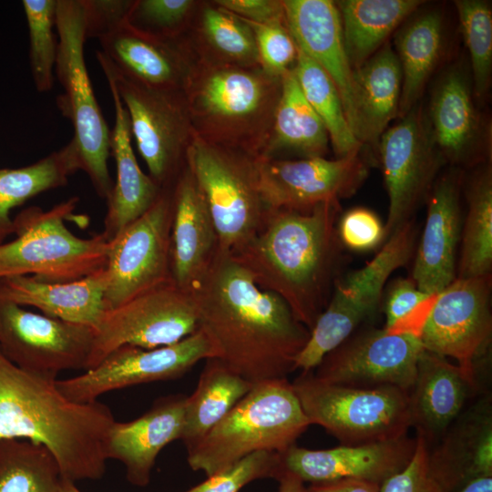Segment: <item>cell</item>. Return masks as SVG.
I'll return each instance as SVG.
<instances>
[{"label":"cell","mask_w":492,"mask_h":492,"mask_svg":"<svg viewBox=\"0 0 492 492\" xmlns=\"http://www.w3.org/2000/svg\"><path fill=\"white\" fill-rule=\"evenodd\" d=\"M97 58L115 83L149 177L172 187L194 134L183 90L144 85L117 71L101 51Z\"/></svg>","instance_id":"cell-11"},{"label":"cell","mask_w":492,"mask_h":492,"mask_svg":"<svg viewBox=\"0 0 492 492\" xmlns=\"http://www.w3.org/2000/svg\"><path fill=\"white\" fill-rule=\"evenodd\" d=\"M56 27L58 46L55 69L65 91L57 97V106L73 125L72 140L80 169L87 174L97 194L108 200L114 186L108 167L110 131L85 63L87 36L82 0H57Z\"/></svg>","instance_id":"cell-7"},{"label":"cell","mask_w":492,"mask_h":492,"mask_svg":"<svg viewBox=\"0 0 492 492\" xmlns=\"http://www.w3.org/2000/svg\"><path fill=\"white\" fill-rule=\"evenodd\" d=\"M416 439L407 436L363 445H342L329 449H308L292 445L279 455V472L303 483L361 479L382 484L411 460Z\"/></svg>","instance_id":"cell-21"},{"label":"cell","mask_w":492,"mask_h":492,"mask_svg":"<svg viewBox=\"0 0 492 492\" xmlns=\"http://www.w3.org/2000/svg\"><path fill=\"white\" fill-rule=\"evenodd\" d=\"M253 385L219 359H207L196 389L186 397L180 439L187 451L193 448Z\"/></svg>","instance_id":"cell-35"},{"label":"cell","mask_w":492,"mask_h":492,"mask_svg":"<svg viewBox=\"0 0 492 492\" xmlns=\"http://www.w3.org/2000/svg\"><path fill=\"white\" fill-rule=\"evenodd\" d=\"M114 103L115 124L110 131V150L117 179L107 200L104 238L110 241L124 228L143 215L158 200L162 190L145 174L137 161L131 144L130 123L126 108L112 78L105 75Z\"/></svg>","instance_id":"cell-29"},{"label":"cell","mask_w":492,"mask_h":492,"mask_svg":"<svg viewBox=\"0 0 492 492\" xmlns=\"http://www.w3.org/2000/svg\"><path fill=\"white\" fill-rule=\"evenodd\" d=\"M328 132L304 97L293 68L282 77V89L266 143L258 158H277L282 153L302 159L324 157L329 149Z\"/></svg>","instance_id":"cell-33"},{"label":"cell","mask_w":492,"mask_h":492,"mask_svg":"<svg viewBox=\"0 0 492 492\" xmlns=\"http://www.w3.org/2000/svg\"><path fill=\"white\" fill-rule=\"evenodd\" d=\"M186 397L170 395L157 399L150 409L128 422L116 421L109 436L108 456L121 462L128 482L145 487L159 452L180 439Z\"/></svg>","instance_id":"cell-28"},{"label":"cell","mask_w":492,"mask_h":492,"mask_svg":"<svg viewBox=\"0 0 492 492\" xmlns=\"http://www.w3.org/2000/svg\"><path fill=\"white\" fill-rule=\"evenodd\" d=\"M337 234L343 247L354 251L374 250L384 242V225L371 210L356 207L337 221Z\"/></svg>","instance_id":"cell-46"},{"label":"cell","mask_w":492,"mask_h":492,"mask_svg":"<svg viewBox=\"0 0 492 492\" xmlns=\"http://www.w3.org/2000/svg\"><path fill=\"white\" fill-rule=\"evenodd\" d=\"M339 201L307 211L267 209L255 236L233 254L255 282L289 305L311 332L330 299L343 246Z\"/></svg>","instance_id":"cell-2"},{"label":"cell","mask_w":492,"mask_h":492,"mask_svg":"<svg viewBox=\"0 0 492 492\" xmlns=\"http://www.w3.org/2000/svg\"><path fill=\"white\" fill-rule=\"evenodd\" d=\"M467 210L463 219L456 278L491 274L492 270V169L483 164L466 185Z\"/></svg>","instance_id":"cell-37"},{"label":"cell","mask_w":492,"mask_h":492,"mask_svg":"<svg viewBox=\"0 0 492 492\" xmlns=\"http://www.w3.org/2000/svg\"><path fill=\"white\" fill-rule=\"evenodd\" d=\"M57 0H23L29 30V58L33 80L38 92L53 87V69L57 57L56 27Z\"/></svg>","instance_id":"cell-42"},{"label":"cell","mask_w":492,"mask_h":492,"mask_svg":"<svg viewBox=\"0 0 492 492\" xmlns=\"http://www.w3.org/2000/svg\"><path fill=\"white\" fill-rule=\"evenodd\" d=\"M381 484L361 479H341L312 484L308 492H380Z\"/></svg>","instance_id":"cell-52"},{"label":"cell","mask_w":492,"mask_h":492,"mask_svg":"<svg viewBox=\"0 0 492 492\" xmlns=\"http://www.w3.org/2000/svg\"><path fill=\"white\" fill-rule=\"evenodd\" d=\"M463 186V170L450 167L436 178L425 199L426 219L411 279L427 294L439 293L456 278Z\"/></svg>","instance_id":"cell-22"},{"label":"cell","mask_w":492,"mask_h":492,"mask_svg":"<svg viewBox=\"0 0 492 492\" xmlns=\"http://www.w3.org/2000/svg\"><path fill=\"white\" fill-rule=\"evenodd\" d=\"M198 31L197 56L243 67L261 66L251 26L232 13L215 4L205 5Z\"/></svg>","instance_id":"cell-40"},{"label":"cell","mask_w":492,"mask_h":492,"mask_svg":"<svg viewBox=\"0 0 492 492\" xmlns=\"http://www.w3.org/2000/svg\"><path fill=\"white\" fill-rule=\"evenodd\" d=\"M64 492H81V491L78 490L75 483L66 480L65 485H64Z\"/></svg>","instance_id":"cell-55"},{"label":"cell","mask_w":492,"mask_h":492,"mask_svg":"<svg viewBox=\"0 0 492 492\" xmlns=\"http://www.w3.org/2000/svg\"><path fill=\"white\" fill-rule=\"evenodd\" d=\"M282 89V77L261 66L221 63L196 55L183 93L202 139L260 157Z\"/></svg>","instance_id":"cell-4"},{"label":"cell","mask_w":492,"mask_h":492,"mask_svg":"<svg viewBox=\"0 0 492 492\" xmlns=\"http://www.w3.org/2000/svg\"><path fill=\"white\" fill-rule=\"evenodd\" d=\"M85 9L86 36L99 38L112 27L127 21L133 1L82 0Z\"/></svg>","instance_id":"cell-48"},{"label":"cell","mask_w":492,"mask_h":492,"mask_svg":"<svg viewBox=\"0 0 492 492\" xmlns=\"http://www.w3.org/2000/svg\"><path fill=\"white\" fill-rule=\"evenodd\" d=\"M185 165L207 204L218 250L235 253L258 232L267 210L259 190L257 157L193 134Z\"/></svg>","instance_id":"cell-8"},{"label":"cell","mask_w":492,"mask_h":492,"mask_svg":"<svg viewBox=\"0 0 492 492\" xmlns=\"http://www.w3.org/2000/svg\"><path fill=\"white\" fill-rule=\"evenodd\" d=\"M107 285L106 268L67 282L12 276L0 280V297L23 307H35L45 315L95 329L106 311Z\"/></svg>","instance_id":"cell-30"},{"label":"cell","mask_w":492,"mask_h":492,"mask_svg":"<svg viewBox=\"0 0 492 492\" xmlns=\"http://www.w3.org/2000/svg\"><path fill=\"white\" fill-rule=\"evenodd\" d=\"M279 483V492H308L304 483L293 475L282 473L277 478Z\"/></svg>","instance_id":"cell-53"},{"label":"cell","mask_w":492,"mask_h":492,"mask_svg":"<svg viewBox=\"0 0 492 492\" xmlns=\"http://www.w3.org/2000/svg\"><path fill=\"white\" fill-rule=\"evenodd\" d=\"M196 3L192 0L133 1L127 23L134 29L160 38H179L187 30Z\"/></svg>","instance_id":"cell-43"},{"label":"cell","mask_w":492,"mask_h":492,"mask_svg":"<svg viewBox=\"0 0 492 492\" xmlns=\"http://www.w3.org/2000/svg\"><path fill=\"white\" fill-rule=\"evenodd\" d=\"M414 220L394 232L362 268L333 283V292L294 361V371L312 372L378 307L389 276L405 265L415 251Z\"/></svg>","instance_id":"cell-10"},{"label":"cell","mask_w":492,"mask_h":492,"mask_svg":"<svg viewBox=\"0 0 492 492\" xmlns=\"http://www.w3.org/2000/svg\"><path fill=\"white\" fill-rule=\"evenodd\" d=\"M334 3L340 15L344 48L354 70L375 54L424 1L341 0Z\"/></svg>","instance_id":"cell-34"},{"label":"cell","mask_w":492,"mask_h":492,"mask_svg":"<svg viewBox=\"0 0 492 492\" xmlns=\"http://www.w3.org/2000/svg\"><path fill=\"white\" fill-rule=\"evenodd\" d=\"M56 381L18 367L0 351V440L44 446L67 481L99 479L108 460L114 415L98 401L68 399Z\"/></svg>","instance_id":"cell-3"},{"label":"cell","mask_w":492,"mask_h":492,"mask_svg":"<svg viewBox=\"0 0 492 492\" xmlns=\"http://www.w3.org/2000/svg\"><path fill=\"white\" fill-rule=\"evenodd\" d=\"M94 330L87 370L122 345L154 349L183 340L198 330L197 307L190 292L169 282L106 310Z\"/></svg>","instance_id":"cell-13"},{"label":"cell","mask_w":492,"mask_h":492,"mask_svg":"<svg viewBox=\"0 0 492 492\" xmlns=\"http://www.w3.org/2000/svg\"><path fill=\"white\" fill-rule=\"evenodd\" d=\"M293 71L304 97L328 132L336 158L362 149L364 146L350 128L334 83L326 72L299 47Z\"/></svg>","instance_id":"cell-38"},{"label":"cell","mask_w":492,"mask_h":492,"mask_svg":"<svg viewBox=\"0 0 492 492\" xmlns=\"http://www.w3.org/2000/svg\"><path fill=\"white\" fill-rule=\"evenodd\" d=\"M361 152L335 159L257 158L258 185L265 207L307 211L352 196L368 174V162Z\"/></svg>","instance_id":"cell-18"},{"label":"cell","mask_w":492,"mask_h":492,"mask_svg":"<svg viewBox=\"0 0 492 492\" xmlns=\"http://www.w3.org/2000/svg\"><path fill=\"white\" fill-rule=\"evenodd\" d=\"M460 29L470 59V77L478 106L487 98L492 78V10L483 0H456Z\"/></svg>","instance_id":"cell-41"},{"label":"cell","mask_w":492,"mask_h":492,"mask_svg":"<svg viewBox=\"0 0 492 492\" xmlns=\"http://www.w3.org/2000/svg\"><path fill=\"white\" fill-rule=\"evenodd\" d=\"M437 294H431L421 302L414 310L398 320L390 328L384 329L390 333L411 334L420 339L423 328L436 302Z\"/></svg>","instance_id":"cell-51"},{"label":"cell","mask_w":492,"mask_h":492,"mask_svg":"<svg viewBox=\"0 0 492 492\" xmlns=\"http://www.w3.org/2000/svg\"><path fill=\"white\" fill-rule=\"evenodd\" d=\"M292 385L310 424L323 427L342 445L397 439L411 427L408 392L396 386L333 384L313 371L301 373Z\"/></svg>","instance_id":"cell-9"},{"label":"cell","mask_w":492,"mask_h":492,"mask_svg":"<svg viewBox=\"0 0 492 492\" xmlns=\"http://www.w3.org/2000/svg\"><path fill=\"white\" fill-rule=\"evenodd\" d=\"M217 249L218 237L207 204L185 165L172 188V282L190 292L206 271Z\"/></svg>","instance_id":"cell-27"},{"label":"cell","mask_w":492,"mask_h":492,"mask_svg":"<svg viewBox=\"0 0 492 492\" xmlns=\"http://www.w3.org/2000/svg\"><path fill=\"white\" fill-rule=\"evenodd\" d=\"M93 327L26 310L0 297V351L18 367L45 377L87 370Z\"/></svg>","instance_id":"cell-15"},{"label":"cell","mask_w":492,"mask_h":492,"mask_svg":"<svg viewBox=\"0 0 492 492\" xmlns=\"http://www.w3.org/2000/svg\"><path fill=\"white\" fill-rule=\"evenodd\" d=\"M218 6L240 18L257 24L285 22L282 1L277 0H218Z\"/></svg>","instance_id":"cell-50"},{"label":"cell","mask_w":492,"mask_h":492,"mask_svg":"<svg viewBox=\"0 0 492 492\" xmlns=\"http://www.w3.org/2000/svg\"><path fill=\"white\" fill-rule=\"evenodd\" d=\"M310 425L287 378L260 382L187 451V461L210 477L252 453L285 451Z\"/></svg>","instance_id":"cell-5"},{"label":"cell","mask_w":492,"mask_h":492,"mask_svg":"<svg viewBox=\"0 0 492 492\" xmlns=\"http://www.w3.org/2000/svg\"><path fill=\"white\" fill-rule=\"evenodd\" d=\"M286 24L297 46L334 83L354 133V69L347 56L338 8L330 0L282 1Z\"/></svg>","instance_id":"cell-26"},{"label":"cell","mask_w":492,"mask_h":492,"mask_svg":"<svg viewBox=\"0 0 492 492\" xmlns=\"http://www.w3.org/2000/svg\"><path fill=\"white\" fill-rule=\"evenodd\" d=\"M430 474L443 492L492 476V397L486 393L465 407L430 451Z\"/></svg>","instance_id":"cell-23"},{"label":"cell","mask_w":492,"mask_h":492,"mask_svg":"<svg viewBox=\"0 0 492 492\" xmlns=\"http://www.w3.org/2000/svg\"><path fill=\"white\" fill-rule=\"evenodd\" d=\"M491 279L456 278L437 293L420 335L425 350L454 358L477 381L479 362L491 343Z\"/></svg>","instance_id":"cell-16"},{"label":"cell","mask_w":492,"mask_h":492,"mask_svg":"<svg viewBox=\"0 0 492 492\" xmlns=\"http://www.w3.org/2000/svg\"><path fill=\"white\" fill-rule=\"evenodd\" d=\"M77 203L72 197L48 210H21L13 219L15 238L0 244V280L32 274L41 282H67L106 268L109 242L102 233L85 239L66 226Z\"/></svg>","instance_id":"cell-6"},{"label":"cell","mask_w":492,"mask_h":492,"mask_svg":"<svg viewBox=\"0 0 492 492\" xmlns=\"http://www.w3.org/2000/svg\"><path fill=\"white\" fill-rule=\"evenodd\" d=\"M214 350L202 331L170 345L144 349L122 345L97 366L56 384L68 399L88 403L110 391L183 376L201 360L214 358Z\"/></svg>","instance_id":"cell-17"},{"label":"cell","mask_w":492,"mask_h":492,"mask_svg":"<svg viewBox=\"0 0 492 492\" xmlns=\"http://www.w3.org/2000/svg\"><path fill=\"white\" fill-rule=\"evenodd\" d=\"M419 9L397 28L394 38L402 72L398 118L420 101L445 52L443 13L437 8Z\"/></svg>","instance_id":"cell-32"},{"label":"cell","mask_w":492,"mask_h":492,"mask_svg":"<svg viewBox=\"0 0 492 492\" xmlns=\"http://www.w3.org/2000/svg\"><path fill=\"white\" fill-rule=\"evenodd\" d=\"M415 439V450L409 463L384 480L380 492H443L428 468V446L422 437Z\"/></svg>","instance_id":"cell-47"},{"label":"cell","mask_w":492,"mask_h":492,"mask_svg":"<svg viewBox=\"0 0 492 492\" xmlns=\"http://www.w3.org/2000/svg\"><path fill=\"white\" fill-rule=\"evenodd\" d=\"M423 351L416 336L371 328L351 334L323 357L313 374L333 384L359 388L392 385L409 393Z\"/></svg>","instance_id":"cell-19"},{"label":"cell","mask_w":492,"mask_h":492,"mask_svg":"<svg viewBox=\"0 0 492 492\" xmlns=\"http://www.w3.org/2000/svg\"><path fill=\"white\" fill-rule=\"evenodd\" d=\"M101 52L119 73L144 85L183 89L195 56L185 37L160 38L139 32L127 21L99 38Z\"/></svg>","instance_id":"cell-24"},{"label":"cell","mask_w":492,"mask_h":492,"mask_svg":"<svg viewBox=\"0 0 492 492\" xmlns=\"http://www.w3.org/2000/svg\"><path fill=\"white\" fill-rule=\"evenodd\" d=\"M456 492H492V476L474 478Z\"/></svg>","instance_id":"cell-54"},{"label":"cell","mask_w":492,"mask_h":492,"mask_svg":"<svg viewBox=\"0 0 492 492\" xmlns=\"http://www.w3.org/2000/svg\"><path fill=\"white\" fill-rule=\"evenodd\" d=\"M479 391L478 381L462 367L424 349L408 393L411 427L427 446L436 445Z\"/></svg>","instance_id":"cell-25"},{"label":"cell","mask_w":492,"mask_h":492,"mask_svg":"<svg viewBox=\"0 0 492 492\" xmlns=\"http://www.w3.org/2000/svg\"><path fill=\"white\" fill-rule=\"evenodd\" d=\"M80 169L77 151L71 139L62 149L30 165L0 169V244L14 234L11 210L46 190L64 187Z\"/></svg>","instance_id":"cell-36"},{"label":"cell","mask_w":492,"mask_h":492,"mask_svg":"<svg viewBox=\"0 0 492 492\" xmlns=\"http://www.w3.org/2000/svg\"><path fill=\"white\" fill-rule=\"evenodd\" d=\"M398 119L383 133L376 150L389 200L384 242L414 220L415 210L446 164L420 101Z\"/></svg>","instance_id":"cell-12"},{"label":"cell","mask_w":492,"mask_h":492,"mask_svg":"<svg viewBox=\"0 0 492 492\" xmlns=\"http://www.w3.org/2000/svg\"><path fill=\"white\" fill-rule=\"evenodd\" d=\"M429 295L431 294L419 290L411 278L395 280L389 288L385 298L384 329L390 328Z\"/></svg>","instance_id":"cell-49"},{"label":"cell","mask_w":492,"mask_h":492,"mask_svg":"<svg viewBox=\"0 0 492 492\" xmlns=\"http://www.w3.org/2000/svg\"><path fill=\"white\" fill-rule=\"evenodd\" d=\"M244 21L254 34L260 64L264 70L282 77L294 67L298 47L286 21L270 24Z\"/></svg>","instance_id":"cell-45"},{"label":"cell","mask_w":492,"mask_h":492,"mask_svg":"<svg viewBox=\"0 0 492 492\" xmlns=\"http://www.w3.org/2000/svg\"><path fill=\"white\" fill-rule=\"evenodd\" d=\"M478 108L470 72L459 63L448 67L433 87L425 115L435 143L451 167L463 170L487 162L490 135Z\"/></svg>","instance_id":"cell-20"},{"label":"cell","mask_w":492,"mask_h":492,"mask_svg":"<svg viewBox=\"0 0 492 492\" xmlns=\"http://www.w3.org/2000/svg\"><path fill=\"white\" fill-rule=\"evenodd\" d=\"M172 187L164 188L156 202L108 241L106 310L166 282L170 277Z\"/></svg>","instance_id":"cell-14"},{"label":"cell","mask_w":492,"mask_h":492,"mask_svg":"<svg viewBox=\"0 0 492 492\" xmlns=\"http://www.w3.org/2000/svg\"><path fill=\"white\" fill-rule=\"evenodd\" d=\"M278 472V453L255 452L208 477L204 482L185 492H239L244 486L256 479L276 478Z\"/></svg>","instance_id":"cell-44"},{"label":"cell","mask_w":492,"mask_h":492,"mask_svg":"<svg viewBox=\"0 0 492 492\" xmlns=\"http://www.w3.org/2000/svg\"><path fill=\"white\" fill-rule=\"evenodd\" d=\"M58 463L42 445L0 440V492H64Z\"/></svg>","instance_id":"cell-39"},{"label":"cell","mask_w":492,"mask_h":492,"mask_svg":"<svg viewBox=\"0 0 492 492\" xmlns=\"http://www.w3.org/2000/svg\"><path fill=\"white\" fill-rule=\"evenodd\" d=\"M198 329L215 357L254 384L286 379L310 330L276 293L261 288L231 253L217 249L190 290Z\"/></svg>","instance_id":"cell-1"},{"label":"cell","mask_w":492,"mask_h":492,"mask_svg":"<svg viewBox=\"0 0 492 492\" xmlns=\"http://www.w3.org/2000/svg\"><path fill=\"white\" fill-rule=\"evenodd\" d=\"M354 134L376 151L381 136L399 115L402 72L389 41L354 70Z\"/></svg>","instance_id":"cell-31"}]
</instances>
